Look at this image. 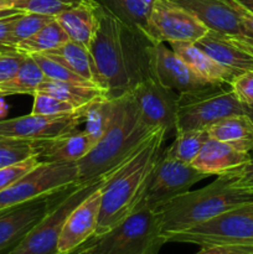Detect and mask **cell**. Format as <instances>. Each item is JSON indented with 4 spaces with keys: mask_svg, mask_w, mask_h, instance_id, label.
<instances>
[{
    "mask_svg": "<svg viewBox=\"0 0 253 254\" xmlns=\"http://www.w3.org/2000/svg\"><path fill=\"white\" fill-rule=\"evenodd\" d=\"M153 47L143 30L124 24L98 2V24L88 50L107 97L129 93L153 74Z\"/></svg>",
    "mask_w": 253,
    "mask_h": 254,
    "instance_id": "cell-1",
    "label": "cell"
},
{
    "mask_svg": "<svg viewBox=\"0 0 253 254\" xmlns=\"http://www.w3.org/2000/svg\"><path fill=\"white\" fill-rule=\"evenodd\" d=\"M168 133L155 129L149 138L117 168L102 188L101 210L94 236L118 226L144 202L149 184L163 154Z\"/></svg>",
    "mask_w": 253,
    "mask_h": 254,
    "instance_id": "cell-2",
    "label": "cell"
},
{
    "mask_svg": "<svg viewBox=\"0 0 253 254\" xmlns=\"http://www.w3.org/2000/svg\"><path fill=\"white\" fill-rule=\"evenodd\" d=\"M154 130L143 121L130 92L114 98L113 116L103 136L77 161L78 183H87L116 170Z\"/></svg>",
    "mask_w": 253,
    "mask_h": 254,
    "instance_id": "cell-3",
    "label": "cell"
},
{
    "mask_svg": "<svg viewBox=\"0 0 253 254\" xmlns=\"http://www.w3.org/2000/svg\"><path fill=\"white\" fill-rule=\"evenodd\" d=\"M248 203H253V190L231 186L221 176H217L210 185L196 191H188L155 211L164 237Z\"/></svg>",
    "mask_w": 253,
    "mask_h": 254,
    "instance_id": "cell-4",
    "label": "cell"
},
{
    "mask_svg": "<svg viewBox=\"0 0 253 254\" xmlns=\"http://www.w3.org/2000/svg\"><path fill=\"white\" fill-rule=\"evenodd\" d=\"M165 245L154 208L143 202L126 220L108 232L93 236L72 254H158Z\"/></svg>",
    "mask_w": 253,
    "mask_h": 254,
    "instance_id": "cell-5",
    "label": "cell"
},
{
    "mask_svg": "<svg viewBox=\"0 0 253 254\" xmlns=\"http://www.w3.org/2000/svg\"><path fill=\"white\" fill-rule=\"evenodd\" d=\"M113 171L87 183H76L62 190L49 213L7 254H61L57 245L67 216L87 196L103 186Z\"/></svg>",
    "mask_w": 253,
    "mask_h": 254,
    "instance_id": "cell-6",
    "label": "cell"
},
{
    "mask_svg": "<svg viewBox=\"0 0 253 254\" xmlns=\"http://www.w3.org/2000/svg\"><path fill=\"white\" fill-rule=\"evenodd\" d=\"M235 114H245V104L230 84H207L179 93L175 131L207 129L216 122Z\"/></svg>",
    "mask_w": 253,
    "mask_h": 254,
    "instance_id": "cell-7",
    "label": "cell"
},
{
    "mask_svg": "<svg viewBox=\"0 0 253 254\" xmlns=\"http://www.w3.org/2000/svg\"><path fill=\"white\" fill-rule=\"evenodd\" d=\"M165 243H190L200 248L220 245H253V203L233 208L188 230L164 236Z\"/></svg>",
    "mask_w": 253,
    "mask_h": 254,
    "instance_id": "cell-8",
    "label": "cell"
},
{
    "mask_svg": "<svg viewBox=\"0 0 253 254\" xmlns=\"http://www.w3.org/2000/svg\"><path fill=\"white\" fill-rule=\"evenodd\" d=\"M78 183L77 163H40L34 170L0 192V212Z\"/></svg>",
    "mask_w": 253,
    "mask_h": 254,
    "instance_id": "cell-9",
    "label": "cell"
},
{
    "mask_svg": "<svg viewBox=\"0 0 253 254\" xmlns=\"http://www.w3.org/2000/svg\"><path fill=\"white\" fill-rule=\"evenodd\" d=\"M143 31L154 44L178 41L196 44L208 29L174 0H154Z\"/></svg>",
    "mask_w": 253,
    "mask_h": 254,
    "instance_id": "cell-10",
    "label": "cell"
},
{
    "mask_svg": "<svg viewBox=\"0 0 253 254\" xmlns=\"http://www.w3.org/2000/svg\"><path fill=\"white\" fill-rule=\"evenodd\" d=\"M208 178L192 166L169 158L163 151L149 184L144 202L156 210L168 201L190 191L195 184Z\"/></svg>",
    "mask_w": 253,
    "mask_h": 254,
    "instance_id": "cell-11",
    "label": "cell"
},
{
    "mask_svg": "<svg viewBox=\"0 0 253 254\" xmlns=\"http://www.w3.org/2000/svg\"><path fill=\"white\" fill-rule=\"evenodd\" d=\"M130 93L141 118L151 129H164L168 135L175 131L178 99L175 91L163 86L151 74L139 82Z\"/></svg>",
    "mask_w": 253,
    "mask_h": 254,
    "instance_id": "cell-12",
    "label": "cell"
},
{
    "mask_svg": "<svg viewBox=\"0 0 253 254\" xmlns=\"http://www.w3.org/2000/svg\"><path fill=\"white\" fill-rule=\"evenodd\" d=\"M84 108L67 116L45 117L26 114L11 119H0V139L10 140H39L74 130L84 123Z\"/></svg>",
    "mask_w": 253,
    "mask_h": 254,
    "instance_id": "cell-13",
    "label": "cell"
},
{
    "mask_svg": "<svg viewBox=\"0 0 253 254\" xmlns=\"http://www.w3.org/2000/svg\"><path fill=\"white\" fill-rule=\"evenodd\" d=\"M60 192L41 196L0 212V254L9 253L49 213Z\"/></svg>",
    "mask_w": 253,
    "mask_h": 254,
    "instance_id": "cell-14",
    "label": "cell"
},
{
    "mask_svg": "<svg viewBox=\"0 0 253 254\" xmlns=\"http://www.w3.org/2000/svg\"><path fill=\"white\" fill-rule=\"evenodd\" d=\"M102 188L103 186L87 196L67 216L62 226L59 245H57L59 253H71L94 236L98 226V216L101 210Z\"/></svg>",
    "mask_w": 253,
    "mask_h": 254,
    "instance_id": "cell-15",
    "label": "cell"
},
{
    "mask_svg": "<svg viewBox=\"0 0 253 254\" xmlns=\"http://www.w3.org/2000/svg\"><path fill=\"white\" fill-rule=\"evenodd\" d=\"M196 45L236 77L253 69V44L246 40L208 30Z\"/></svg>",
    "mask_w": 253,
    "mask_h": 254,
    "instance_id": "cell-16",
    "label": "cell"
},
{
    "mask_svg": "<svg viewBox=\"0 0 253 254\" xmlns=\"http://www.w3.org/2000/svg\"><path fill=\"white\" fill-rule=\"evenodd\" d=\"M195 15L208 30L232 35L253 44V35L243 25L230 0H174Z\"/></svg>",
    "mask_w": 253,
    "mask_h": 254,
    "instance_id": "cell-17",
    "label": "cell"
},
{
    "mask_svg": "<svg viewBox=\"0 0 253 254\" xmlns=\"http://www.w3.org/2000/svg\"><path fill=\"white\" fill-rule=\"evenodd\" d=\"M153 74L163 86L179 93L212 84L197 76L173 49L164 44H154Z\"/></svg>",
    "mask_w": 253,
    "mask_h": 254,
    "instance_id": "cell-18",
    "label": "cell"
},
{
    "mask_svg": "<svg viewBox=\"0 0 253 254\" xmlns=\"http://www.w3.org/2000/svg\"><path fill=\"white\" fill-rule=\"evenodd\" d=\"M40 163H77L91 151L96 141L78 128L51 138L32 140Z\"/></svg>",
    "mask_w": 253,
    "mask_h": 254,
    "instance_id": "cell-19",
    "label": "cell"
},
{
    "mask_svg": "<svg viewBox=\"0 0 253 254\" xmlns=\"http://www.w3.org/2000/svg\"><path fill=\"white\" fill-rule=\"evenodd\" d=\"M251 154L235 146L210 138L192 161V166L206 175H221L251 159Z\"/></svg>",
    "mask_w": 253,
    "mask_h": 254,
    "instance_id": "cell-20",
    "label": "cell"
},
{
    "mask_svg": "<svg viewBox=\"0 0 253 254\" xmlns=\"http://www.w3.org/2000/svg\"><path fill=\"white\" fill-rule=\"evenodd\" d=\"M69 40L88 47L98 24V2L82 0L74 6L55 16Z\"/></svg>",
    "mask_w": 253,
    "mask_h": 254,
    "instance_id": "cell-21",
    "label": "cell"
},
{
    "mask_svg": "<svg viewBox=\"0 0 253 254\" xmlns=\"http://www.w3.org/2000/svg\"><path fill=\"white\" fill-rule=\"evenodd\" d=\"M170 46L197 76L208 83L230 84L236 77L232 72L221 66L196 44L178 41L171 42Z\"/></svg>",
    "mask_w": 253,
    "mask_h": 254,
    "instance_id": "cell-22",
    "label": "cell"
},
{
    "mask_svg": "<svg viewBox=\"0 0 253 254\" xmlns=\"http://www.w3.org/2000/svg\"><path fill=\"white\" fill-rule=\"evenodd\" d=\"M210 138L225 141L238 150L253 151V122L247 114H235L216 122L207 128Z\"/></svg>",
    "mask_w": 253,
    "mask_h": 254,
    "instance_id": "cell-23",
    "label": "cell"
},
{
    "mask_svg": "<svg viewBox=\"0 0 253 254\" xmlns=\"http://www.w3.org/2000/svg\"><path fill=\"white\" fill-rule=\"evenodd\" d=\"M44 55H47V56L57 60L66 67H68L74 73L86 79L87 82L99 87L96 68H94L93 60H92L91 54H89L88 47L83 46L78 42L72 41V40H68L60 47L46 52Z\"/></svg>",
    "mask_w": 253,
    "mask_h": 254,
    "instance_id": "cell-24",
    "label": "cell"
},
{
    "mask_svg": "<svg viewBox=\"0 0 253 254\" xmlns=\"http://www.w3.org/2000/svg\"><path fill=\"white\" fill-rule=\"evenodd\" d=\"M36 92L51 94L56 98L71 103L76 108H82L87 106L94 99L99 98L102 96H106L103 89L93 84H81V83H71V82H59L52 81V79H45ZM35 92V93H36Z\"/></svg>",
    "mask_w": 253,
    "mask_h": 254,
    "instance_id": "cell-25",
    "label": "cell"
},
{
    "mask_svg": "<svg viewBox=\"0 0 253 254\" xmlns=\"http://www.w3.org/2000/svg\"><path fill=\"white\" fill-rule=\"evenodd\" d=\"M46 79L37 62L27 55L25 61L11 78L0 82V93L4 97L12 94H34Z\"/></svg>",
    "mask_w": 253,
    "mask_h": 254,
    "instance_id": "cell-26",
    "label": "cell"
},
{
    "mask_svg": "<svg viewBox=\"0 0 253 254\" xmlns=\"http://www.w3.org/2000/svg\"><path fill=\"white\" fill-rule=\"evenodd\" d=\"M68 36L56 19L42 27L32 36L16 45V51L24 55L46 54L68 41Z\"/></svg>",
    "mask_w": 253,
    "mask_h": 254,
    "instance_id": "cell-27",
    "label": "cell"
},
{
    "mask_svg": "<svg viewBox=\"0 0 253 254\" xmlns=\"http://www.w3.org/2000/svg\"><path fill=\"white\" fill-rule=\"evenodd\" d=\"M210 139L207 129H190V130L175 131V139L168 149L165 155L181 163L192 164L201 151L206 141Z\"/></svg>",
    "mask_w": 253,
    "mask_h": 254,
    "instance_id": "cell-28",
    "label": "cell"
},
{
    "mask_svg": "<svg viewBox=\"0 0 253 254\" xmlns=\"http://www.w3.org/2000/svg\"><path fill=\"white\" fill-rule=\"evenodd\" d=\"M129 26L144 29L154 0H96Z\"/></svg>",
    "mask_w": 253,
    "mask_h": 254,
    "instance_id": "cell-29",
    "label": "cell"
},
{
    "mask_svg": "<svg viewBox=\"0 0 253 254\" xmlns=\"http://www.w3.org/2000/svg\"><path fill=\"white\" fill-rule=\"evenodd\" d=\"M113 107V98L102 96L87 104L84 108V124H86L84 130L91 135V138L94 139L96 143L103 136L104 131L111 123Z\"/></svg>",
    "mask_w": 253,
    "mask_h": 254,
    "instance_id": "cell-30",
    "label": "cell"
},
{
    "mask_svg": "<svg viewBox=\"0 0 253 254\" xmlns=\"http://www.w3.org/2000/svg\"><path fill=\"white\" fill-rule=\"evenodd\" d=\"M54 19L55 16H51V15L37 14V12H22L15 19L11 29L10 42L16 49V45L19 42L36 34Z\"/></svg>",
    "mask_w": 253,
    "mask_h": 254,
    "instance_id": "cell-31",
    "label": "cell"
},
{
    "mask_svg": "<svg viewBox=\"0 0 253 254\" xmlns=\"http://www.w3.org/2000/svg\"><path fill=\"white\" fill-rule=\"evenodd\" d=\"M30 56L37 62V64H39L40 68L42 69V72H44L45 77H46L47 79H52V81L59 82H71V83L92 84L89 83V82H87L84 78H82L81 76L74 73L73 71H71V69H69L68 67L64 66L63 64H61V62L57 61V60L52 59V57L47 56V55L35 54L30 55Z\"/></svg>",
    "mask_w": 253,
    "mask_h": 254,
    "instance_id": "cell-32",
    "label": "cell"
},
{
    "mask_svg": "<svg viewBox=\"0 0 253 254\" xmlns=\"http://www.w3.org/2000/svg\"><path fill=\"white\" fill-rule=\"evenodd\" d=\"M34 97V103H32V114H39L45 117H57V116H67V114H73L78 112L81 108H76L71 103L56 98L51 94L36 92L32 94ZM83 108V107H82Z\"/></svg>",
    "mask_w": 253,
    "mask_h": 254,
    "instance_id": "cell-33",
    "label": "cell"
},
{
    "mask_svg": "<svg viewBox=\"0 0 253 254\" xmlns=\"http://www.w3.org/2000/svg\"><path fill=\"white\" fill-rule=\"evenodd\" d=\"M36 156L32 141L0 139V168L17 164Z\"/></svg>",
    "mask_w": 253,
    "mask_h": 254,
    "instance_id": "cell-34",
    "label": "cell"
},
{
    "mask_svg": "<svg viewBox=\"0 0 253 254\" xmlns=\"http://www.w3.org/2000/svg\"><path fill=\"white\" fill-rule=\"evenodd\" d=\"M79 1L82 0H15L14 7L24 12H37L57 16Z\"/></svg>",
    "mask_w": 253,
    "mask_h": 254,
    "instance_id": "cell-35",
    "label": "cell"
},
{
    "mask_svg": "<svg viewBox=\"0 0 253 254\" xmlns=\"http://www.w3.org/2000/svg\"><path fill=\"white\" fill-rule=\"evenodd\" d=\"M39 164L40 161L37 160L36 156H31V158L20 161L17 164L0 168V192L11 186L14 183H16L19 179L26 175L27 173L34 170Z\"/></svg>",
    "mask_w": 253,
    "mask_h": 254,
    "instance_id": "cell-36",
    "label": "cell"
},
{
    "mask_svg": "<svg viewBox=\"0 0 253 254\" xmlns=\"http://www.w3.org/2000/svg\"><path fill=\"white\" fill-rule=\"evenodd\" d=\"M217 176H221L231 186L253 190V156L237 168L231 169Z\"/></svg>",
    "mask_w": 253,
    "mask_h": 254,
    "instance_id": "cell-37",
    "label": "cell"
},
{
    "mask_svg": "<svg viewBox=\"0 0 253 254\" xmlns=\"http://www.w3.org/2000/svg\"><path fill=\"white\" fill-rule=\"evenodd\" d=\"M230 86L243 104L253 103V69L238 74Z\"/></svg>",
    "mask_w": 253,
    "mask_h": 254,
    "instance_id": "cell-38",
    "label": "cell"
},
{
    "mask_svg": "<svg viewBox=\"0 0 253 254\" xmlns=\"http://www.w3.org/2000/svg\"><path fill=\"white\" fill-rule=\"evenodd\" d=\"M26 56L27 55L20 54L17 51L0 54V82L11 78L25 61Z\"/></svg>",
    "mask_w": 253,
    "mask_h": 254,
    "instance_id": "cell-39",
    "label": "cell"
},
{
    "mask_svg": "<svg viewBox=\"0 0 253 254\" xmlns=\"http://www.w3.org/2000/svg\"><path fill=\"white\" fill-rule=\"evenodd\" d=\"M22 14V12H21ZM20 14L11 15V16L0 19V54H7V52H16V49L10 42L11 37V29L14 25L15 19Z\"/></svg>",
    "mask_w": 253,
    "mask_h": 254,
    "instance_id": "cell-40",
    "label": "cell"
},
{
    "mask_svg": "<svg viewBox=\"0 0 253 254\" xmlns=\"http://www.w3.org/2000/svg\"><path fill=\"white\" fill-rule=\"evenodd\" d=\"M196 254H253V245H220L202 247Z\"/></svg>",
    "mask_w": 253,
    "mask_h": 254,
    "instance_id": "cell-41",
    "label": "cell"
},
{
    "mask_svg": "<svg viewBox=\"0 0 253 254\" xmlns=\"http://www.w3.org/2000/svg\"><path fill=\"white\" fill-rule=\"evenodd\" d=\"M230 1H231V4L233 5V7L236 9L237 14L240 15L241 20H242V22H243V25H245L246 29L250 31L251 35H253V14L252 12L247 11L245 7H242L241 5H238L237 2L233 1V0H230Z\"/></svg>",
    "mask_w": 253,
    "mask_h": 254,
    "instance_id": "cell-42",
    "label": "cell"
},
{
    "mask_svg": "<svg viewBox=\"0 0 253 254\" xmlns=\"http://www.w3.org/2000/svg\"><path fill=\"white\" fill-rule=\"evenodd\" d=\"M21 10L15 9V7H10V9H2L0 10V19H4V17L11 16V15H16V14H21Z\"/></svg>",
    "mask_w": 253,
    "mask_h": 254,
    "instance_id": "cell-43",
    "label": "cell"
},
{
    "mask_svg": "<svg viewBox=\"0 0 253 254\" xmlns=\"http://www.w3.org/2000/svg\"><path fill=\"white\" fill-rule=\"evenodd\" d=\"M233 1H236L238 5L245 7L247 11L252 12L253 14V0H233Z\"/></svg>",
    "mask_w": 253,
    "mask_h": 254,
    "instance_id": "cell-44",
    "label": "cell"
},
{
    "mask_svg": "<svg viewBox=\"0 0 253 254\" xmlns=\"http://www.w3.org/2000/svg\"><path fill=\"white\" fill-rule=\"evenodd\" d=\"M15 0H0V10L14 7Z\"/></svg>",
    "mask_w": 253,
    "mask_h": 254,
    "instance_id": "cell-45",
    "label": "cell"
},
{
    "mask_svg": "<svg viewBox=\"0 0 253 254\" xmlns=\"http://www.w3.org/2000/svg\"><path fill=\"white\" fill-rule=\"evenodd\" d=\"M245 114H247L253 122V103L251 104H245Z\"/></svg>",
    "mask_w": 253,
    "mask_h": 254,
    "instance_id": "cell-46",
    "label": "cell"
},
{
    "mask_svg": "<svg viewBox=\"0 0 253 254\" xmlns=\"http://www.w3.org/2000/svg\"><path fill=\"white\" fill-rule=\"evenodd\" d=\"M7 112V107L6 104L4 103L2 98H0V117H4Z\"/></svg>",
    "mask_w": 253,
    "mask_h": 254,
    "instance_id": "cell-47",
    "label": "cell"
},
{
    "mask_svg": "<svg viewBox=\"0 0 253 254\" xmlns=\"http://www.w3.org/2000/svg\"><path fill=\"white\" fill-rule=\"evenodd\" d=\"M0 98H4V96H2L1 93H0Z\"/></svg>",
    "mask_w": 253,
    "mask_h": 254,
    "instance_id": "cell-48",
    "label": "cell"
},
{
    "mask_svg": "<svg viewBox=\"0 0 253 254\" xmlns=\"http://www.w3.org/2000/svg\"><path fill=\"white\" fill-rule=\"evenodd\" d=\"M72 252H73V251H72ZM72 252H71V253H68V254H72Z\"/></svg>",
    "mask_w": 253,
    "mask_h": 254,
    "instance_id": "cell-49",
    "label": "cell"
}]
</instances>
